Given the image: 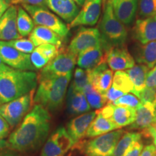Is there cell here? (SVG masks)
<instances>
[{
  "instance_id": "obj_27",
  "label": "cell",
  "mask_w": 156,
  "mask_h": 156,
  "mask_svg": "<svg viewBox=\"0 0 156 156\" xmlns=\"http://www.w3.org/2000/svg\"><path fill=\"white\" fill-rule=\"evenodd\" d=\"M135 58L138 63L152 69L156 64V41L142 44L138 47L135 52Z\"/></svg>"
},
{
  "instance_id": "obj_21",
  "label": "cell",
  "mask_w": 156,
  "mask_h": 156,
  "mask_svg": "<svg viewBox=\"0 0 156 156\" xmlns=\"http://www.w3.org/2000/svg\"><path fill=\"white\" fill-rule=\"evenodd\" d=\"M47 7L67 23H71L80 12L75 0H47Z\"/></svg>"
},
{
  "instance_id": "obj_52",
  "label": "cell",
  "mask_w": 156,
  "mask_h": 156,
  "mask_svg": "<svg viewBox=\"0 0 156 156\" xmlns=\"http://www.w3.org/2000/svg\"><path fill=\"white\" fill-rule=\"evenodd\" d=\"M10 1H11V2H13V1H15V0H10Z\"/></svg>"
},
{
  "instance_id": "obj_33",
  "label": "cell",
  "mask_w": 156,
  "mask_h": 156,
  "mask_svg": "<svg viewBox=\"0 0 156 156\" xmlns=\"http://www.w3.org/2000/svg\"><path fill=\"white\" fill-rule=\"evenodd\" d=\"M89 83H91V81L88 70H84L80 67L77 68L75 72V79L71 87L75 90L83 92L84 87Z\"/></svg>"
},
{
  "instance_id": "obj_5",
  "label": "cell",
  "mask_w": 156,
  "mask_h": 156,
  "mask_svg": "<svg viewBox=\"0 0 156 156\" xmlns=\"http://www.w3.org/2000/svg\"><path fill=\"white\" fill-rule=\"evenodd\" d=\"M124 131L122 129L108 132L87 141L77 142L76 148L87 156H112L116 144Z\"/></svg>"
},
{
  "instance_id": "obj_43",
  "label": "cell",
  "mask_w": 156,
  "mask_h": 156,
  "mask_svg": "<svg viewBox=\"0 0 156 156\" xmlns=\"http://www.w3.org/2000/svg\"><path fill=\"white\" fill-rule=\"evenodd\" d=\"M140 156H156V147L154 145H148L142 150Z\"/></svg>"
},
{
  "instance_id": "obj_30",
  "label": "cell",
  "mask_w": 156,
  "mask_h": 156,
  "mask_svg": "<svg viewBox=\"0 0 156 156\" xmlns=\"http://www.w3.org/2000/svg\"><path fill=\"white\" fill-rule=\"evenodd\" d=\"M142 134L140 132H126L123 134L114 148L112 156H123L134 142L141 140Z\"/></svg>"
},
{
  "instance_id": "obj_38",
  "label": "cell",
  "mask_w": 156,
  "mask_h": 156,
  "mask_svg": "<svg viewBox=\"0 0 156 156\" xmlns=\"http://www.w3.org/2000/svg\"><path fill=\"white\" fill-rule=\"evenodd\" d=\"M124 94H126V93L121 90H119L114 88V87L112 86L104 94V96L106 98L107 101L106 105L112 104L113 102H114L115 101H116L117 99L119 98L120 97H122Z\"/></svg>"
},
{
  "instance_id": "obj_12",
  "label": "cell",
  "mask_w": 156,
  "mask_h": 156,
  "mask_svg": "<svg viewBox=\"0 0 156 156\" xmlns=\"http://www.w3.org/2000/svg\"><path fill=\"white\" fill-rule=\"evenodd\" d=\"M105 0H85L81 10L77 17L69 23L68 28L80 25H94L98 20L101 15L102 4Z\"/></svg>"
},
{
  "instance_id": "obj_36",
  "label": "cell",
  "mask_w": 156,
  "mask_h": 156,
  "mask_svg": "<svg viewBox=\"0 0 156 156\" xmlns=\"http://www.w3.org/2000/svg\"><path fill=\"white\" fill-rule=\"evenodd\" d=\"M141 102L137 98V97L135 96L134 94H129V93H126L119 98L117 99L114 102L112 103V104L115 105V106H126L130 107V108H136L140 106Z\"/></svg>"
},
{
  "instance_id": "obj_44",
  "label": "cell",
  "mask_w": 156,
  "mask_h": 156,
  "mask_svg": "<svg viewBox=\"0 0 156 156\" xmlns=\"http://www.w3.org/2000/svg\"><path fill=\"white\" fill-rule=\"evenodd\" d=\"M142 134H144L146 137H152L153 140V144L156 147V129L153 126L144 129L141 133Z\"/></svg>"
},
{
  "instance_id": "obj_29",
  "label": "cell",
  "mask_w": 156,
  "mask_h": 156,
  "mask_svg": "<svg viewBox=\"0 0 156 156\" xmlns=\"http://www.w3.org/2000/svg\"><path fill=\"white\" fill-rule=\"evenodd\" d=\"M17 30L21 37L30 36L34 29V22L32 17L21 7H17Z\"/></svg>"
},
{
  "instance_id": "obj_23",
  "label": "cell",
  "mask_w": 156,
  "mask_h": 156,
  "mask_svg": "<svg viewBox=\"0 0 156 156\" xmlns=\"http://www.w3.org/2000/svg\"><path fill=\"white\" fill-rule=\"evenodd\" d=\"M60 47L53 44H42L37 46L31 53L30 60L36 69L44 68L57 55Z\"/></svg>"
},
{
  "instance_id": "obj_41",
  "label": "cell",
  "mask_w": 156,
  "mask_h": 156,
  "mask_svg": "<svg viewBox=\"0 0 156 156\" xmlns=\"http://www.w3.org/2000/svg\"><path fill=\"white\" fill-rule=\"evenodd\" d=\"M145 86L156 88V65L148 72L146 77Z\"/></svg>"
},
{
  "instance_id": "obj_11",
  "label": "cell",
  "mask_w": 156,
  "mask_h": 156,
  "mask_svg": "<svg viewBox=\"0 0 156 156\" xmlns=\"http://www.w3.org/2000/svg\"><path fill=\"white\" fill-rule=\"evenodd\" d=\"M0 56L7 65L15 69L27 71L36 69L30 60V55L15 49L6 41H0Z\"/></svg>"
},
{
  "instance_id": "obj_25",
  "label": "cell",
  "mask_w": 156,
  "mask_h": 156,
  "mask_svg": "<svg viewBox=\"0 0 156 156\" xmlns=\"http://www.w3.org/2000/svg\"><path fill=\"white\" fill-rule=\"evenodd\" d=\"M68 110L72 114H81L90 111V106L83 92L75 90L70 86L67 100Z\"/></svg>"
},
{
  "instance_id": "obj_47",
  "label": "cell",
  "mask_w": 156,
  "mask_h": 156,
  "mask_svg": "<svg viewBox=\"0 0 156 156\" xmlns=\"http://www.w3.org/2000/svg\"><path fill=\"white\" fill-rule=\"evenodd\" d=\"M6 146H7V141H5V140H0V149L6 147Z\"/></svg>"
},
{
  "instance_id": "obj_3",
  "label": "cell",
  "mask_w": 156,
  "mask_h": 156,
  "mask_svg": "<svg viewBox=\"0 0 156 156\" xmlns=\"http://www.w3.org/2000/svg\"><path fill=\"white\" fill-rule=\"evenodd\" d=\"M38 75L34 72L9 68L0 74V103H6L36 89Z\"/></svg>"
},
{
  "instance_id": "obj_46",
  "label": "cell",
  "mask_w": 156,
  "mask_h": 156,
  "mask_svg": "<svg viewBox=\"0 0 156 156\" xmlns=\"http://www.w3.org/2000/svg\"><path fill=\"white\" fill-rule=\"evenodd\" d=\"M9 69V67H7V65H5V64H4V62L2 61V59L1 56H0V74Z\"/></svg>"
},
{
  "instance_id": "obj_10",
  "label": "cell",
  "mask_w": 156,
  "mask_h": 156,
  "mask_svg": "<svg viewBox=\"0 0 156 156\" xmlns=\"http://www.w3.org/2000/svg\"><path fill=\"white\" fill-rule=\"evenodd\" d=\"M75 144L67 129L61 126L46 142L41 156H63Z\"/></svg>"
},
{
  "instance_id": "obj_32",
  "label": "cell",
  "mask_w": 156,
  "mask_h": 156,
  "mask_svg": "<svg viewBox=\"0 0 156 156\" xmlns=\"http://www.w3.org/2000/svg\"><path fill=\"white\" fill-rule=\"evenodd\" d=\"M112 86L124 93H132L134 90V85L126 72L116 71L113 77Z\"/></svg>"
},
{
  "instance_id": "obj_39",
  "label": "cell",
  "mask_w": 156,
  "mask_h": 156,
  "mask_svg": "<svg viewBox=\"0 0 156 156\" xmlns=\"http://www.w3.org/2000/svg\"><path fill=\"white\" fill-rule=\"evenodd\" d=\"M143 148V142L141 140H140L134 142L123 156H140Z\"/></svg>"
},
{
  "instance_id": "obj_1",
  "label": "cell",
  "mask_w": 156,
  "mask_h": 156,
  "mask_svg": "<svg viewBox=\"0 0 156 156\" xmlns=\"http://www.w3.org/2000/svg\"><path fill=\"white\" fill-rule=\"evenodd\" d=\"M50 121L47 109L36 104L25 116L21 125L10 134L7 146L21 152L36 151L44 143L49 133Z\"/></svg>"
},
{
  "instance_id": "obj_40",
  "label": "cell",
  "mask_w": 156,
  "mask_h": 156,
  "mask_svg": "<svg viewBox=\"0 0 156 156\" xmlns=\"http://www.w3.org/2000/svg\"><path fill=\"white\" fill-rule=\"evenodd\" d=\"M12 5H28L31 6L45 7L47 6V0H15L12 2Z\"/></svg>"
},
{
  "instance_id": "obj_50",
  "label": "cell",
  "mask_w": 156,
  "mask_h": 156,
  "mask_svg": "<svg viewBox=\"0 0 156 156\" xmlns=\"http://www.w3.org/2000/svg\"><path fill=\"white\" fill-rule=\"evenodd\" d=\"M153 127H154V128H155V129H156V124H155V125H154V126H153Z\"/></svg>"
},
{
  "instance_id": "obj_26",
  "label": "cell",
  "mask_w": 156,
  "mask_h": 156,
  "mask_svg": "<svg viewBox=\"0 0 156 156\" xmlns=\"http://www.w3.org/2000/svg\"><path fill=\"white\" fill-rule=\"evenodd\" d=\"M118 129L116 126L108 119L106 118L97 111V115L88 127L87 137H95Z\"/></svg>"
},
{
  "instance_id": "obj_9",
  "label": "cell",
  "mask_w": 156,
  "mask_h": 156,
  "mask_svg": "<svg viewBox=\"0 0 156 156\" xmlns=\"http://www.w3.org/2000/svg\"><path fill=\"white\" fill-rule=\"evenodd\" d=\"M77 56L72 53L68 48L61 46L55 57L51 59L41 71V75H63L72 73Z\"/></svg>"
},
{
  "instance_id": "obj_6",
  "label": "cell",
  "mask_w": 156,
  "mask_h": 156,
  "mask_svg": "<svg viewBox=\"0 0 156 156\" xmlns=\"http://www.w3.org/2000/svg\"><path fill=\"white\" fill-rule=\"evenodd\" d=\"M34 90L0 106V115L12 127L18 124L23 117L28 114L34 101Z\"/></svg>"
},
{
  "instance_id": "obj_20",
  "label": "cell",
  "mask_w": 156,
  "mask_h": 156,
  "mask_svg": "<svg viewBox=\"0 0 156 156\" xmlns=\"http://www.w3.org/2000/svg\"><path fill=\"white\" fill-rule=\"evenodd\" d=\"M87 70L93 87L101 94L104 95L113 83L114 74L112 70L108 69L106 63L93 69Z\"/></svg>"
},
{
  "instance_id": "obj_35",
  "label": "cell",
  "mask_w": 156,
  "mask_h": 156,
  "mask_svg": "<svg viewBox=\"0 0 156 156\" xmlns=\"http://www.w3.org/2000/svg\"><path fill=\"white\" fill-rule=\"evenodd\" d=\"M9 46L13 47L15 49L20 51L25 54H31L34 51L35 48V45L33 44L30 39L27 38H19L16 40L9 41H6Z\"/></svg>"
},
{
  "instance_id": "obj_17",
  "label": "cell",
  "mask_w": 156,
  "mask_h": 156,
  "mask_svg": "<svg viewBox=\"0 0 156 156\" xmlns=\"http://www.w3.org/2000/svg\"><path fill=\"white\" fill-rule=\"evenodd\" d=\"M97 115V111L80 115L69 122L67 126V132L72 139L77 143L86 136L88 127Z\"/></svg>"
},
{
  "instance_id": "obj_37",
  "label": "cell",
  "mask_w": 156,
  "mask_h": 156,
  "mask_svg": "<svg viewBox=\"0 0 156 156\" xmlns=\"http://www.w3.org/2000/svg\"><path fill=\"white\" fill-rule=\"evenodd\" d=\"M134 95L139 98L141 103H153L156 100V88L145 87Z\"/></svg>"
},
{
  "instance_id": "obj_51",
  "label": "cell",
  "mask_w": 156,
  "mask_h": 156,
  "mask_svg": "<svg viewBox=\"0 0 156 156\" xmlns=\"http://www.w3.org/2000/svg\"><path fill=\"white\" fill-rule=\"evenodd\" d=\"M3 156H12V155H3Z\"/></svg>"
},
{
  "instance_id": "obj_7",
  "label": "cell",
  "mask_w": 156,
  "mask_h": 156,
  "mask_svg": "<svg viewBox=\"0 0 156 156\" xmlns=\"http://www.w3.org/2000/svg\"><path fill=\"white\" fill-rule=\"evenodd\" d=\"M33 20L38 25L46 27L57 34L62 38L67 37L69 29L56 15L43 7L22 5Z\"/></svg>"
},
{
  "instance_id": "obj_28",
  "label": "cell",
  "mask_w": 156,
  "mask_h": 156,
  "mask_svg": "<svg viewBox=\"0 0 156 156\" xmlns=\"http://www.w3.org/2000/svg\"><path fill=\"white\" fill-rule=\"evenodd\" d=\"M149 71V67L141 64L134 65L133 67L126 70V73H127L132 83L134 85V90L132 92L133 94L139 92L146 87V77H147V75Z\"/></svg>"
},
{
  "instance_id": "obj_42",
  "label": "cell",
  "mask_w": 156,
  "mask_h": 156,
  "mask_svg": "<svg viewBox=\"0 0 156 156\" xmlns=\"http://www.w3.org/2000/svg\"><path fill=\"white\" fill-rule=\"evenodd\" d=\"M9 132V125L5 119L0 115V139L7 136Z\"/></svg>"
},
{
  "instance_id": "obj_24",
  "label": "cell",
  "mask_w": 156,
  "mask_h": 156,
  "mask_svg": "<svg viewBox=\"0 0 156 156\" xmlns=\"http://www.w3.org/2000/svg\"><path fill=\"white\" fill-rule=\"evenodd\" d=\"M29 39L35 46L42 44H53L58 47L62 46V38L57 34L46 27L38 25L33 30L29 36Z\"/></svg>"
},
{
  "instance_id": "obj_18",
  "label": "cell",
  "mask_w": 156,
  "mask_h": 156,
  "mask_svg": "<svg viewBox=\"0 0 156 156\" xmlns=\"http://www.w3.org/2000/svg\"><path fill=\"white\" fill-rule=\"evenodd\" d=\"M133 36L141 44L156 41V15L136 20L133 28Z\"/></svg>"
},
{
  "instance_id": "obj_34",
  "label": "cell",
  "mask_w": 156,
  "mask_h": 156,
  "mask_svg": "<svg viewBox=\"0 0 156 156\" xmlns=\"http://www.w3.org/2000/svg\"><path fill=\"white\" fill-rule=\"evenodd\" d=\"M138 15L141 18L156 15V0H138Z\"/></svg>"
},
{
  "instance_id": "obj_13",
  "label": "cell",
  "mask_w": 156,
  "mask_h": 156,
  "mask_svg": "<svg viewBox=\"0 0 156 156\" xmlns=\"http://www.w3.org/2000/svg\"><path fill=\"white\" fill-rule=\"evenodd\" d=\"M98 112L106 118L110 119L117 128L130 125L135 121L136 109L126 106L108 104Z\"/></svg>"
},
{
  "instance_id": "obj_19",
  "label": "cell",
  "mask_w": 156,
  "mask_h": 156,
  "mask_svg": "<svg viewBox=\"0 0 156 156\" xmlns=\"http://www.w3.org/2000/svg\"><path fill=\"white\" fill-rule=\"evenodd\" d=\"M77 63L79 67L93 69L106 62V52L103 46L90 48L78 54Z\"/></svg>"
},
{
  "instance_id": "obj_4",
  "label": "cell",
  "mask_w": 156,
  "mask_h": 156,
  "mask_svg": "<svg viewBox=\"0 0 156 156\" xmlns=\"http://www.w3.org/2000/svg\"><path fill=\"white\" fill-rule=\"evenodd\" d=\"M100 30L101 36L108 47L123 45L127 37V30L124 24L115 15L112 4L107 1L105 6Z\"/></svg>"
},
{
  "instance_id": "obj_22",
  "label": "cell",
  "mask_w": 156,
  "mask_h": 156,
  "mask_svg": "<svg viewBox=\"0 0 156 156\" xmlns=\"http://www.w3.org/2000/svg\"><path fill=\"white\" fill-rule=\"evenodd\" d=\"M138 0H116L112 3L117 19L124 25L131 24L137 9Z\"/></svg>"
},
{
  "instance_id": "obj_14",
  "label": "cell",
  "mask_w": 156,
  "mask_h": 156,
  "mask_svg": "<svg viewBox=\"0 0 156 156\" xmlns=\"http://www.w3.org/2000/svg\"><path fill=\"white\" fill-rule=\"evenodd\" d=\"M105 52L106 62L112 70L122 71L135 65L133 56L123 45L111 46Z\"/></svg>"
},
{
  "instance_id": "obj_15",
  "label": "cell",
  "mask_w": 156,
  "mask_h": 156,
  "mask_svg": "<svg viewBox=\"0 0 156 156\" xmlns=\"http://www.w3.org/2000/svg\"><path fill=\"white\" fill-rule=\"evenodd\" d=\"M17 7L11 5L0 17V40H16L20 38L17 25Z\"/></svg>"
},
{
  "instance_id": "obj_16",
  "label": "cell",
  "mask_w": 156,
  "mask_h": 156,
  "mask_svg": "<svg viewBox=\"0 0 156 156\" xmlns=\"http://www.w3.org/2000/svg\"><path fill=\"white\" fill-rule=\"evenodd\" d=\"M156 124V100L153 103H141L136 108L135 121L130 125V129H141Z\"/></svg>"
},
{
  "instance_id": "obj_2",
  "label": "cell",
  "mask_w": 156,
  "mask_h": 156,
  "mask_svg": "<svg viewBox=\"0 0 156 156\" xmlns=\"http://www.w3.org/2000/svg\"><path fill=\"white\" fill-rule=\"evenodd\" d=\"M71 77L72 73L63 75L39 74V85L34 96V102L47 110L57 111L63 103Z\"/></svg>"
},
{
  "instance_id": "obj_8",
  "label": "cell",
  "mask_w": 156,
  "mask_h": 156,
  "mask_svg": "<svg viewBox=\"0 0 156 156\" xmlns=\"http://www.w3.org/2000/svg\"><path fill=\"white\" fill-rule=\"evenodd\" d=\"M100 46L103 47L106 46L100 31L96 28H81L72 39L67 48L72 53L78 56L90 48Z\"/></svg>"
},
{
  "instance_id": "obj_49",
  "label": "cell",
  "mask_w": 156,
  "mask_h": 156,
  "mask_svg": "<svg viewBox=\"0 0 156 156\" xmlns=\"http://www.w3.org/2000/svg\"><path fill=\"white\" fill-rule=\"evenodd\" d=\"M107 1H108V2H110V3H113V2H115V1H116V0H107Z\"/></svg>"
},
{
  "instance_id": "obj_45",
  "label": "cell",
  "mask_w": 156,
  "mask_h": 156,
  "mask_svg": "<svg viewBox=\"0 0 156 156\" xmlns=\"http://www.w3.org/2000/svg\"><path fill=\"white\" fill-rule=\"evenodd\" d=\"M11 6L10 0H0V17Z\"/></svg>"
},
{
  "instance_id": "obj_31",
  "label": "cell",
  "mask_w": 156,
  "mask_h": 156,
  "mask_svg": "<svg viewBox=\"0 0 156 156\" xmlns=\"http://www.w3.org/2000/svg\"><path fill=\"white\" fill-rule=\"evenodd\" d=\"M83 93L85 95L90 108L98 109L107 104V101L104 95L101 94L95 90L92 84L89 83L84 87Z\"/></svg>"
},
{
  "instance_id": "obj_48",
  "label": "cell",
  "mask_w": 156,
  "mask_h": 156,
  "mask_svg": "<svg viewBox=\"0 0 156 156\" xmlns=\"http://www.w3.org/2000/svg\"><path fill=\"white\" fill-rule=\"evenodd\" d=\"M76 2L77 3L78 5H80V6H83V5L85 2V0H75Z\"/></svg>"
}]
</instances>
